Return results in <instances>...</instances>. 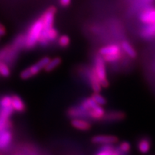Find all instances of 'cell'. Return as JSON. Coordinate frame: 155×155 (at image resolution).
Instances as JSON below:
<instances>
[{
  "label": "cell",
  "instance_id": "cell-18",
  "mask_svg": "<svg viewBox=\"0 0 155 155\" xmlns=\"http://www.w3.org/2000/svg\"><path fill=\"white\" fill-rule=\"evenodd\" d=\"M81 106L84 110L88 112L90 110L93 109L95 107H96L97 106H98V104H97L96 102L94 101V100L91 97H89V98H85L81 103Z\"/></svg>",
  "mask_w": 155,
  "mask_h": 155
},
{
  "label": "cell",
  "instance_id": "cell-4",
  "mask_svg": "<svg viewBox=\"0 0 155 155\" xmlns=\"http://www.w3.org/2000/svg\"><path fill=\"white\" fill-rule=\"evenodd\" d=\"M139 19L144 25L155 23V7H150L145 8L139 14Z\"/></svg>",
  "mask_w": 155,
  "mask_h": 155
},
{
  "label": "cell",
  "instance_id": "cell-7",
  "mask_svg": "<svg viewBox=\"0 0 155 155\" xmlns=\"http://www.w3.org/2000/svg\"><path fill=\"white\" fill-rule=\"evenodd\" d=\"M122 48L117 44H111L103 47L99 50V55L101 56L116 55L122 53Z\"/></svg>",
  "mask_w": 155,
  "mask_h": 155
},
{
  "label": "cell",
  "instance_id": "cell-5",
  "mask_svg": "<svg viewBox=\"0 0 155 155\" xmlns=\"http://www.w3.org/2000/svg\"><path fill=\"white\" fill-rule=\"evenodd\" d=\"M91 141L95 144H113L119 141V138L114 135H96L92 137Z\"/></svg>",
  "mask_w": 155,
  "mask_h": 155
},
{
  "label": "cell",
  "instance_id": "cell-25",
  "mask_svg": "<svg viewBox=\"0 0 155 155\" xmlns=\"http://www.w3.org/2000/svg\"><path fill=\"white\" fill-rule=\"evenodd\" d=\"M118 149L123 153V154H127L131 151V146L129 141H124L121 142L118 147Z\"/></svg>",
  "mask_w": 155,
  "mask_h": 155
},
{
  "label": "cell",
  "instance_id": "cell-19",
  "mask_svg": "<svg viewBox=\"0 0 155 155\" xmlns=\"http://www.w3.org/2000/svg\"><path fill=\"white\" fill-rule=\"evenodd\" d=\"M62 63V59L60 57H56L53 59L50 60L49 63L48 64L47 66L45 68V71L46 72H51L53 70H55L56 68L59 66Z\"/></svg>",
  "mask_w": 155,
  "mask_h": 155
},
{
  "label": "cell",
  "instance_id": "cell-23",
  "mask_svg": "<svg viewBox=\"0 0 155 155\" xmlns=\"http://www.w3.org/2000/svg\"><path fill=\"white\" fill-rule=\"evenodd\" d=\"M14 109L12 107H7V108H2L0 109V117L4 118V119H9V118L13 114Z\"/></svg>",
  "mask_w": 155,
  "mask_h": 155
},
{
  "label": "cell",
  "instance_id": "cell-6",
  "mask_svg": "<svg viewBox=\"0 0 155 155\" xmlns=\"http://www.w3.org/2000/svg\"><path fill=\"white\" fill-rule=\"evenodd\" d=\"M88 78L89 83H90L93 91L94 93H100L101 91L102 86L100 83L99 79L97 76L94 67H92L89 70Z\"/></svg>",
  "mask_w": 155,
  "mask_h": 155
},
{
  "label": "cell",
  "instance_id": "cell-13",
  "mask_svg": "<svg viewBox=\"0 0 155 155\" xmlns=\"http://www.w3.org/2000/svg\"><path fill=\"white\" fill-rule=\"evenodd\" d=\"M12 134L8 129L0 132V150H5L11 144Z\"/></svg>",
  "mask_w": 155,
  "mask_h": 155
},
{
  "label": "cell",
  "instance_id": "cell-11",
  "mask_svg": "<svg viewBox=\"0 0 155 155\" xmlns=\"http://www.w3.org/2000/svg\"><path fill=\"white\" fill-rule=\"evenodd\" d=\"M68 115L69 117L73 119H80L81 117H84L86 116H88V112L82 108V106H72L68 109Z\"/></svg>",
  "mask_w": 155,
  "mask_h": 155
},
{
  "label": "cell",
  "instance_id": "cell-2",
  "mask_svg": "<svg viewBox=\"0 0 155 155\" xmlns=\"http://www.w3.org/2000/svg\"><path fill=\"white\" fill-rule=\"evenodd\" d=\"M106 62L101 55H98L95 58L94 68L96 75L99 79L101 86L104 88H107L109 86V81L108 80L107 73L106 69Z\"/></svg>",
  "mask_w": 155,
  "mask_h": 155
},
{
  "label": "cell",
  "instance_id": "cell-28",
  "mask_svg": "<svg viewBox=\"0 0 155 155\" xmlns=\"http://www.w3.org/2000/svg\"><path fill=\"white\" fill-rule=\"evenodd\" d=\"M0 106L2 108L11 107L12 106V98L9 96H5L0 99Z\"/></svg>",
  "mask_w": 155,
  "mask_h": 155
},
{
  "label": "cell",
  "instance_id": "cell-31",
  "mask_svg": "<svg viewBox=\"0 0 155 155\" xmlns=\"http://www.w3.org/2000/svg\"><path fill=\"white\" fill-rule=\"evenodd\" d=\"M124 154L120 151L118 148H114V150L112 152L111 155H123Z\"/></svg>",
  "mask_w": 155,
  "mask_h": 155
},
{
  "label": "cell",
  "instance_id": "cell-17",
  "mask_svg": "<svg viewBox=\"0 0 155 155\" xmlns=\"http://www.w3.org/2000/svg\"><path fill=\"white\" fill-rule=\"evenodd\" d=\"M121 47L123 52H124L129 58H132V59H135L137 57V51H136V50L134 48L133 46L128 41H126V40L122 41Z\"/></svg>",
  "mask_w": 155,
  "mask_h": 155
},
{
  "label": "cell",
  "instance_id": "cell-30",
  "mask_svg": "<svg viewBox=\"0 0 155 155\" xmlns=\"http://www.w3.org/2000/svg\"><path fill=\"white\" fill-rule=\"evenodd\" d=\"M71 0H60V4L63 7H68L71 4Z\"/></svg>",
  "mask_w": 155,
  "mask_h": 155
},
{
  "label": "cell",
  "instance_id": "cell-8",
  "mask_svg": "<svg viewBox=\"0 0 155 155\" xmlns=\"http://www.w3.org/2000/svg\"><path fill=\"white\" fill-rule=\"evenodd\" d=\"M126 116H127V115H126V114L124 111H113L106 114L103 120L109 122L121 121L126 119Z\"/></svg>",
  "mask_w": 155,
  "mask_h": 155
},
{
  "label": "cell",
  "instance_id": "cell-1",
  "mask_svg": "<svg viewBox=\"0 0 155 155\" xmlns=\"http://www.w3.org/2000/svg\"><path fill=\"white\" fill-rule=\"evenodd\" d=\"M42 30L43 23L42 22V19L40 18L32 24L29 30L28 35L25 37V47L27 49H32L39 42Z\"/></svg>",
  "mask_w": 155,
  "mask_h": 155
},
{
  "label": "cell",
  "instance_id": "cell-21",
  "mask_svg": "<svg viewBox=\"0 0 155 155\" xmlns=\"http://www.w3.org/2000/svg\"><path fill=\"white\" fill-rule=\"evenodd\" d=\"M114 150V147L112 146V144L103 145V147L96 153V155H111Z\"/></svg>",
  "mask_w": 155,
  "mask_h": 155
},
{
  "label": "cell",
  "instance_id": "cell-26",
  "mask_svg": "<svg viewBox=\"0 0 155 155\" xmlns=\"http://www.w3.org/2000/svg\"><path fill=\"white\" fill-rule=\"evenodd\" d=\"M58 45L61 48H67L70 45V38L67 35H62L58 38Z\"/></svg>",
  "mask_w": 155,
  "mask_h": 155
},
{
  "label": "cell",
  "instance_id": "cell-3",
  "mask_svg": "<svg viewBox=\"0 0 155 155\" xmlns=\"http://www.w3.org/2000/svg\"><path fill=\"white\" fill-rule=\"evenodd\" d=\"M56 13V8L55 7H50L43 13L40 19L43 23V30H48L53 28L54 17Z\"/></svg>",
  "mask_w": 155,
  "mask_h": 155
},
{
  "label": "cell",
  "instance_id": "cell-24",
  "mask_svg": "<svg viewBox=\"0 0 155 155\" xmlns=\"http://www.w3.org/2000/svg\"><path fill=\"white\" fill-rule=\"evenodd\" d=\"M10 74L11 71L8 65L5 63L0 62V75L2 77L7 78L10 75Z\"/></svg>",
  "mask_w": 155,
  "mask_h": 155
},
{
  "label": "cell",
  "instance_id": "cell-15",
  "mask_svg": "<svg viewBox=\"0 0 155 155\" xmlns=\"http://www.w3.org/2000/svg\"><path fill=\"white\" fill-rule=\"evenodd\" d=\"M151 146H152V141H151L150 138L146 137L139 139L137 144V149L141 154H147V153L150 152L151 150Z\"/></svg>",
  "mask_w": 155,
  "mask_h": 155
},
{
  "label": "cell",
  "instance_id": "cell-20",
  "mask_svg": "<svg viewBox=\"0 0 155 155\" xmlns=\"http://www.w3.org/2000/svg\"><path fill=\"white\" fill-rule=\"evenodd\" d=\"M104 58V61L108 63H115L116 62H119L120 60L123 57V54L122 53L116 54V55H105L102 56Z\"/></svg>",
  "mask_w": 155,
  "mask_h": 155
},
{
  "label": "cell",
  "instance_id": "cell-27",
  "mask_svg": "<svg viewBox=\"0 0 155 155\" xmlns=\"http://www.w3.org/2000/svg\"><path fill=\"white\" fill-rule=\"evenodd\" d=\"M11 126L12 123L9 121V119L0 117V132L9 129L11 127Z\"/></svg>",
  "mask_w": 155,
  "mask_h": 155
},
{
  "label": "cell",
  "instance_id": "cell-16",
  "mask_svg": "<svg viewBox=\"0 0 155 155\" xmlns=\"http://www.w3.org/2000/svg\"><path fill=\"white\" fill-rule=\"evenodd\" d=\"M88 114L89 117L95 121H101V120L104 119V116L106 115V112L102 106L98 105L93 109L88 111Z\"/></svg>",
  "mask_w": 155,
  "mask_h": 155
},
{
  "label": "cell",
  "instance_id": "cell-22",
  "mask_svg": "<svg viewBox=\"0 0 155 155\" xmlns=\"http://www.w3.org/2000/svg\"><path fill=\"white\" fill-rule=\"evenodd\" d=\"M91 98L94 100V101L97 104L100 106L106 105V103H107V101H106L105 97L101 95L99 93H94L91 96Z\"/></svg>",
  "mask_w": 155,
  "mask_h": 155
},
{
  "label": "cell",
  "instance_id": "cell-9",
  "mask_svg": "<svg viewBox=\"0 0 155 155\" xmlns=\"http://www.w3.org/2000/svg\"><path fill=\"white\" fill-rule=\"evenodd\" d=\"M11 98L12 107L13 108L14 111L19 113H22L26 110V105L20 96H19L18 95H12Z\"/></svg>",
  "mask_w": 155,
  "mask_h": 155
},
{
  "label": "cell",
  "instance_id": "cell-12",
  "mask_svg": "<svg viewBox=\"0 0 155 155\" xmlns=\"http://www.w3.org/2000/svg\"><path fill=\"white\" fill-rule=\"evenodd\" d=\"M140 35L144 40H152L155 38V23L145 25L141 30Z\"/></svg>",
  "mask_w": 155,
  "mask_h": 155
},
{
  "label": "cell",
  "instance_id": "cell-14",
  "mask_svg": "<svg viewBox=\"0 0 155 155\" xmlns=\"http://www.w3.org/2000/svg\"><path fill=\"white\" fill-rule=\"evenodd\" d=\"M71 125L75 129L81 131H88L92 127L90 122L82 119H73L71 121Z\"/></svg>",
  "mask_w": 155,
  "mask_h": 155
},
{
  "label": "cell",
  "instance_id": "cell-10",
  "mask_svg": "<svg viewBox=\"0 0 155 155\" xmlns=\"http://www.w3.org/2000/svg\"><path fill=\"white\" fill-rule=\"evenodd\" d=\"M40 71H41V69L36 63L35 65H31L28 68L22 71L20 73V78L22 80H28V79L31 78L38 75Z\"/></svg>",
  "mask_w": 155,
  "mask_h": 155
},
{
  "label": "cell",
  "instance_id": "cell-32",
  "mask_svg": "<svg viewBox=\"0 0 155 155\" xmlns=\"http://www.w3.org/2000/svg\"><path fill=\"white\" fill-rule=\"evenodd\" d=\"M6 33V30L2 25L0 24V35H4Z\"/></svg>",
  "mask_w": 155,
  "mask_h": 155
},
{
  "label": "cell",
  "instance_id": "cell-29",
  "mask_svg": "<svg viewBox=\"0 0 155 155\" xmlns=\"http://www.w3.org/2000/svg\"><path fill=\"white\" fill-rule=\"evenodd\" d=\"M50 61V58L49 57H48V56H46V57L41 58V59L37 63V65H38V66L40 68V69L42 70V69H44L47 66V65L49 63Z\"/></svg>",
  "mask_w": 155,
  "mask_h": 155
},
{
  "label": "cell",
  "instance_id": "cell-33",
  "mask_svg": "<svg viewBox=\"0 0 155 155\" xmlns=\"http://www.w3.org/2000/svg\"><path fill=\"white\" fill-rule=\"evenodd\" d=\"M0 155H1V154H0Z\"/></svg>",
  "mask_w": 155,
  "mask_h": 155
}]
</instances>
